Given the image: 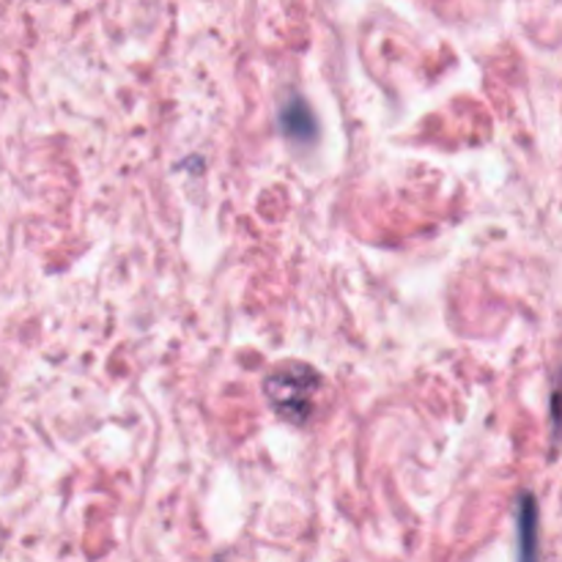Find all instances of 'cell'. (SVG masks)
Masks as SVG:
<instances>
[{
  "label": "cell",
  "mask_w": 562,
  "mask_h": 562,
  "mask_svg": "<svg viewBox=\"0 0 562 562\" xmlns=\"http://www.w3.org/2000/svg\"><path fill=\"white\" fill-rule=\"evenodd\" d=\"M263 390L280 417L291 423H305L313 412V401L322 393V376L305 362H285L269 373Z\"/></svg>",
  "instance_id": "obj_1"
}]
</instances>
